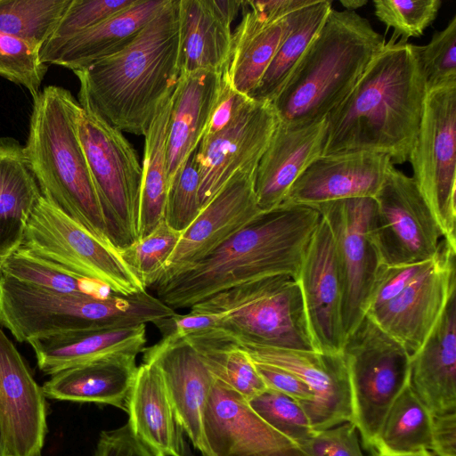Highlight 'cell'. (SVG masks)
Wrapping results in <instances>:
<instances>
[{
	"label": "cell",
	"instance_id": "cell-20",
	"mask_svg": "<svg viewBox=\"0 0 456 456\" xmlns=\"http://www.w3.org/2000/svg\"><path fill=\"white\" fill-rule=\"evenodd\" d=\"M46 397L0 327V427L9 456H41L47 433Z\"/></svg>",
	"mask_w": 456,
	"mask_h": 456
},
{
	"label": "cell",
	"instance_id": "cell-39",
	"mask_svg": "<svg viewBox=\"0 0 456 456\" xmlns=\"http://www.w3.org/2000/svg\"><path fill=\"white\" fill-rule=\"evenodd\" d=\"M181 234L163 221L151 234L121 251L123 259L146 289L156 282Z\"/></svg>",
	"mask_w": 456,
	"mask_h": 456
},
{
	"label": "cell",
	"instance_id": "cell-12",
	"mask_svg": "<svg viewBox=\"0 0 456 456\" xmlns=\"http://www.w3.org/2000/svg\"><path fill=\"white\" fill-rule=\"evenodd\" d=\"M374 200L370 232L380 265H415L438 255L442 234L412 177L390 164Z\"/></svg>",
	"mask_w": 456,
	"mask_h": 456
},
{
	"label": "cell",
	"instance_id": "cell-13",
	"mask_svg": "<svg viewBox=\"0 0 456 456\" xmlns=\"http://www.w3.org/2000/svg\"><path fill=\"white\" fill-rule=\"evenodd\" d=\"M374 198H353L316 208L328 223L335 246L342 286V325L346 337L364 317L368 297L379 267L370 225Z\"/></svg>",
	"mask_w": 456,
	"mask_h": 456
},
{
	"label": "cell",
	"instance_id": "cell-50",
	"mask_svg": "<svg viewBox=\"0 0 456 456\" xmlns=\"http://www.w3.org/2000/svg\"><path fill=\"white\" fill-rule=\"evenodd\" d=\"M252 362L268 388L292 397L301 404L313 401L314 394L311 389L293 373L271 364Z\"/></svg>",
	"mask_w": 456,
	"mask_h": 456
},
{
	"label": "cell",
	"instance_id": "cell-29",
	"mask_svg": "<svg viewBox=\"0 0 456 456\" xmlns=\"http://www.w3.org/2000/svg\"><path fill=\"white\" fill-rule=\"evenodd\" d=\"M41 195L24 146L13 138L0 137V265L20 247Z\"/></svg>",
	"mask_w": 456,
	"mask_h": 456
},
{
	"label": "cell",
	"instance_id": "cell-33",
	"mask_svg": "<svg viewBox=\"0 0 456 456\" xmlns=\"http://www.w3.org/2000/svg\"><path fill=\"white\" fill-rule=\"evenodd\" d=\"M172 95L162 104L144 136L138 240L151 234L164 220L169 188L167 134Z\"/></svg>",
	"mask_w": 456,
	"mask_h": 456
},
{
	"label": "cell",
	"instance_id": "cell-40",
	"mask_svg": "<svg viewBox=\"0 0 456 456\" xmlns=\"http://www.w3.org/2000/svg\"><path fill=\"white\" fill-rule=\"evenodd\" d=\"M248 402L269 426L297 445L315 431L300 403L279 391L267 387Z\"/></svg>",
	"mask_w": 456,
	"mask_h": 456
},
{
	"label": "cell",
	"instance_id": "cell-34",
	"mask_svg": "<svg viewBox=\"0 0 456 456\" xmlns=\"http://www.w3.org/2000/svg\"><path fill=\"white\" fill-rule=\"evenodd\" d=\"M183 338L196 349L216 379L247 401L267 388L252 360L232 337L213 327Z\"/></svg>",
	"mask_w": 456,
	"mask_h": 456
},
{
	"label": "cell",
	"instance_id": "cell-4",
	"mask_svg": "<svg viewBox=\"0 0 456 456\" xmlns=\"http://www.w3.org/2000/svg\"><path fill=\"white\" fill-rule=\"evenodd\" d=\"M80 110L78 101L63 87L48 86L39 92L33 98L26 159L41 194L116 248L78 136Z\"/></svg>",
	"mask_w": 456,
	"mask_h": 456
},
{
	"label": "cell",
	"instance_id": "cell-8",
	"mask_svg": "<svg viewBox=\"0 0 456 456\" xmlns=\"http://www.w3.org/2000/svg\"><path fill=\"white\" fill-rule=\"evenodd\" d=\"M341 353L350 386L351 423L364 446L373 450L387 411L409 385L411 356L366 315L346 337Z\"/></svg>",
	"mask_w": 456,
	"mask_h": 456
},
{
	"label": "cell",
	"instance_id": "cell-15",
	"mask_svg": "<svg viewBox=\"0 0 456 456\" xmlns=\"http://www.w3.org/2000/svg\"><path fill=\"white\" fill-rule=\"evenodd\" d=\"M456 249L443 240L430 266L396 297L366 314L411 356L427 340L456 292Z\"/></svg>",
	"mask_w": 456,
	"mask_h": 456
},
{
	"label": "cell",
	"instance_id": "cell-46",
	"mask_svg": "<svg viewBox=\"0 0 456 456\" xmlns=\"http://www.w3.org/2000/svg\"><path fill=\"white\" fill-rule=\"evenodd\" d=\"M351 422L338 427L315 430L297 444L305 456H363L356 432Z\"/></svg>",
	"mask_w": 456,
	"mask_h": 456
},
{
	"label": "cell",
	"instance_id": "cell-37",
	"mask_svg": "<svg viewBox=\"0 0 456 456\" xmlns=\"http://www.w3.org/2000/svg\"><path fill=\"white\" fill-rule=\"evenodd\" d=\"M71 0H0V32L39 51Z\"/></svg>",
	"mask_w": 456,
	"mask_h": 456
},
{
	"label": "cell",
	"instance_id": "cell-7",
	"mask_svg": "<svg viewBox=\"0 0 456 456\" xmlns=\"http://www.w3.org/2000/svg\"><path fill=\"white\" fill-rule=\"evenodd\" d=\"M190 309L216 315L215 328L240 344L315 351L300 288L291 275L256 279L221 291Z\"/></svg>",
	"mask_w": 456,
	"mask_h": 456
},
{
	"label": "cell",
	"instance_id": "cell-21",
	"mask_svg": "<svg viewBox=\"0 0 456 456\" xmlns=\"http://www.w3.org/2000/svg\"><path fill=\"white\" fill-rule=\"evenodd\" d=\"M142 361L160 370L175 413L185 436L202 456H211L203 432V418L214 376L183 338L164 334L155 345L145 347Z\"/></svg>",
	"mask_w": 456,
	"mask_h": 456
},
{
	"label": "cell",
	"instance_id": "cell-26",
	"mask_svg": "<svg viewBox=\"0 0 456 456\" xmlns=\"http://www.w3.org/2000/svg\"><path fill=\"white\" fill-rule=\"evenodd\" d=\"M224 71L180 74L172 94L168 123L169 183L202 140L223 86Z\"/></svg>",
	"mask_w": 456,
	"mask_h": 456
},
{
	"label": "cell",
	"instance_id": "cell-11",
	"mask_svg": "<svg viewBox=\"0 0 456 456\" xmlns=\"http://www.w3.org/2000/svg\"><path fill=\"white\" fill-rule=\"evenodd\" d=\"M408 161L442 238L456 249V81L428 90Z\"/></svg>",
	"mask_w": 456,
	"mask_h": 456
},
{
	"label": "cell",
	"instance_id": "cell-35",
	"mask_svg": "<svg viewBox=\"0 0 456 456\" xmlns=\"http://www.w3.org/2000/svg\"><path fill=\"white\" fill-rule=\"evenodd\" d=\"M331 4L330 0H314L294 13L290 30L250 98L273 102L321 28Z\"/></svg>",
	"mask_w": 456,
	"mask_h": 456
},
{
	"label": "cell",
	"instance_id": "cell-43",
	"mask_svg": "<svg viewBox=\"0 0 456 456\" xmlns=\"http://www.w3.org/2000/svg\"><path fill=\"white\" fill-rule=\"evenodd\" d=\"M39 50L14 37L0 32V75L26 87L36 97L47 71Z\"/></svg>",
	"mask_w": 456,
	"mask_h": 456
},
{
	"label": "cell",
	"instance_id": "cell-9",
	"mask_svg": "<svg viewBox=\"0 0 456 456\" xmlns=\"http://www.w3.org/2000/svg\"><path fill=\"white\" fill-rule=\"evenodd\" d=\"M80 106L78 136L112 245L121 252L138 240L142 166L122 131Z\"/></svg>",
	"mask_w": 456,
	"mask_h": 456
},
{
	"label": "cell",
	"instance_id": "cell-41",
	"mask_svg": "<svg viewBox=\"0 0 456 456\" xmlns=\"http://www.w3.org/2000/svg\"><path fill=\"white\" fill-rule=\"evenodd\" d=\"M442 2L440 0H374L376 17L394 28L391 39L406 42L410 37L423 35L425 29L436 20Z\"/></svg>",
	"mask_w": 456,
	"mask_h": 456
},
{
	"label": "cell",
	"instance_id": "cell-22",
	"mask_svg": "<svg viewBox=\"0 0 456 456\" xmlns=\"http://www.w3.org/2000/svg\"><path fill=\"white\" fill-rule=\"evenodd\" d=\"M391 161L388 156L370 151L322 155L290 187L283 202L315 208L353 198H374Z\"/></svg>",
	"mask_w": 456,
	"mask_h": 456
},
{
	"label": "cell",
	"instance_id": "cell-18",
	"mask_svg": "<svg viewBox=\"0 0 456 456\" xmlns=\"http://www.w3.org/2000/svg\"><path fill=\"white\" fill-rule=\"evenodd\" d=\"M203 432L211 456H305L260 418L244 397L216 378Z\"/></svg>",
	"mask_w": 456,
	"mask_h": 456
},
{
	"label": "cell",
	"instance_id": "cell-10",
	"mask_svg": "<svg viewBox=\"0 0 456 456\" xmlns=\"http://www.w3.org/2000/svg\"><path fill=\"white\" fill-rule=\"evenodd\" d=\"M20 248L113 294L131 296L146 288L118 249L109 247L43 195L36 203Z\"/></svg>",
	"mask_w": 456,
	"mask_h": 456
},
{
	"label": "cell",
	"instance_id": "cell-24",
	"mask_svg": "<svg viewBox=\"0 0 456 456\" xmlns=\"http://www.w3.org/2000/svg\"><path fill=\"white\" fill-rule=\"evenodd\" d=\"M409 385L433 416L456 412V292L411 356Z\"/></svg>",
	"mask_w": 456,
	"mask_h": 456
},
{
	"label": "cell",
	"instance_id": "cell-36",
	"mask_svg": "<svg viewBox=\"0 0 456 456\" xmlns=\"http://www.w3.org/2000/svg\"><path fill=\"white\" fill-rule=\"evenodd\" d=\"M433 415L408 385L387 411L373 450L398 454L431 451Z\"/></svg>",
	"mask_w": 456,
	"mask_h": 456
},
{
	"label": "cell",
	"instance_id": "cell-54",
	"mask_svg": "<svg viewBox=\"0 0 456 456\" xmlns=\"http://www.w3.org/2000/svg\"><path fill=\"white\" fill-rule=\"evenodd\" d=\"M340 4L345 10L349 12H355V10L362 7L368 4L367 0H341Z\"/></svg>",
	"mask_w": 456,
	"mask_h": 456
},
{
	"label": "cell",
	"instance_id": "cell-30",
	"mask_svg": "<svg viewBox=\"0 0 456 456\" xmlns=\"http://www.w3.org/2000/svg\"><path fill=\"white\" fill-rule=\"evenodd\" d=\"M136 358L102 360L59 371L44 383L46 398L110 404L126 411Z\"/></svg>",
	"mask_w": 456,
	"mask_h": 456
},
{
	"label": "cell",
	"instance_id": "cell-56",
	"mask_svg": "<svg viewBox=\"0 0 456 456\" xmlns=\"http://www.w3.org/2000/svg\"><path fill=\"white\" fill-rule=\"evenodd\" d=\"M0 456H9L1 427H0Z\"/></svg>",
	"mask_w": 456,
	"mask_h": 456
},
{
	"label": "cell",
	"instance_id": "cell-38",
	"mask_svg": "<svg viewBox=\"0 0 456 456\" xmlns=\"http://www.w3.org/2000/svg\"><path fill=\"white\" fill-rule=\"evenodd\" d=\"M0 272L7 277L29 287L63 293H88L106 297L112 293L106 286L74 276L19 248L0 265ZM109 296V295H108Z\"/></svg>",
	"mask_w": 456,
	"mask_h": 456
},
{
	"label": "cell",
	"instance_id": "cell-1",
	"mask_svg": "<svg viewBox=\"0 0 456 456\" xmlns=\"http://www.w3.org/2000/svg\"><path fill=\"white\" fill-rule=\"evenodd\" d=\"M427 92L413 45L390 39L326 117L322 155L361 151L408 161Z\"/></svg>",
	"mask_w": 456,
	"mask_h": 456
},
{
	"label": "cell",
	"instance_id": "cell-2",
	"mask_svg": "<svg viewBox=\"0 0 456 456\" xmlns=\"http://www.w3.org/2000/svg\"><path fill=\"white\" fill-rule=\"evenodd\" d=\"M321 217L314 208L283 202L151 289L175 310L191 308L221 291L266 276L296 278Z\"/></svg>",
	"mask_w": 456,
	"mask_h": 456
},
{
	"label": "cell",
	"instance_id": "cell-53",
	"mask_svg": "<svg viewBox=\"0 0 456 456\" xmlns=\"http://www.w3.org/2000/svg\"><path fill=\"white\" fill-rule=\"evenodd\" d=\"M209 3L219 19L229 26H232L242 6V1L240 0H209Z\"/></svg>",
	"mask_w": 456,
	"mask_h": 456
},
{
	"label": "cell",
	"instance_id": "cell-42",
	"mask_svg": "<svg viewBox=\"0 0 456 456\" xmlns=\"http://www.w3.org/2000/svg\"><path fill=\"white\" fill-rule=\"evenodd\" d=\"M196 154L197 149L169 183L164 220L168 226L180 232L193 223L201 210Z\"/></svg>",
	"mask_w": 456,
	"mask_h": 456
},
{
	"label": "cell",
	"instance_id": "cell-44",
	"mask_svg": "<svg viewBox=\"0 0 456 456\" xmlns=\"http://www.w3.org/2000/svg\"><path fill=\"white\" fill-rule=\"evenodd\" d=\"M456 15L426 45H413L427 89L456 81Z\"/></svg>",
	"mask_w": 456,
	"mask_h": 456
},
{
	"label": "cell",
	"instance_id": "cell-14",
	"mask_svg": "<svg viewBox=\"0 0 456 456\" xmlns=\"http://www.w3.org/2000/svg\"><path fill=\"white\" fill-rule=\"evenodd\" d=\"M279 120L272 102L254 99L236 118L197 148L202 208L237 172L256 169Z\"/></svg>",
	"mask_w": 456,
	"mask_h": 456
},
{
	"label": "cell",
	"instance_id": "cell-55",
	"mask_svg": "<svg viewBox=\"0 0 456 456\" xmlns=\"http://www.w3.org/2000/svg\"><path fill=\"white\" fill-rule=\"evenodd\" d=\"M370 456H436L431 451H421L411 453L386 454L380 453L376 450H372Z\"/></svg>",
	"mask_w": 456,
	"mask_h": 456
},
{
	"label": "cell",
	"instance_id": "cell-47",
	"mask_svg": "<svg viewBox=\"0 0 456 456\" xmlns=\"http://www.w3.org/2000/svg\"><path fill=\"white\" fill-rule=\"evenodd\" d=\"M434 259L402 266L379 265L368 297L364 315L396 297L427 270Z\"/></svg>",
	"mask_w": 456,
	"mask_h": 456
},
{
	"label": "cell",
	"instance_id": "cell-17",
	"mask_svg": "<svg viewBox=\"0 0 456 456\" xmlns=\"http://www.w3.org/2000/svg\"><path fill=\"white\" fill-rule=\"evenodd\" d=\"M295 279L315 351L341 353L346 339L341 316L342 286L332 233L322 216Z\"/></svg>",
	"mask_w": 456,
	"mask_h": 456
},
{
	"label": "cell",
	"instance_id": "cell-5",
	"mask_svg": "<svg viewBox=\"0 0 456 456\" xmlns=\"http://www.w3.org/2000/svg\"><path fill=\"white\" fill-rule=\"evenodd\" d=\"M385 44L367 19L331 8L272 102L279 122L299 126L325 119Z\"/></svg>",
	"mask_w": 456,
	"mask_h": 456
},
{
	"label": "cell",
	"instance_id": "cell-23",
	"mask_svg": "<svg viewBox=\"0 0 456 456\" xmlns=\"http://www.w3.org/2000/svg\"><path fill=\"white\" fill-rule=\"evenodd\" d=\"M325 134V119L299 126L279 122L255 173V193L263 212L282 204L297 179L322 155Z\"/></svg>",
	"mask_w": 456,
	"mask_h": 456
},
{
	"label": "cell",
	"instance_id": "cell-31",
	"mask_svg": "<svg viewBox=\"0 0 456 456\" xmlns=\"http://www.w3.org/2000/svg\"><path fill=\"white\" fill-rule=\"evenodd\" d=\"M241 10V21L232 32L227 75L236 91L249 96L290 30L296 12L281 20H270L249 9L244 1Z\"/></svg>",
	"mask_w": 456,
	"mask_h": 456
},
{
	"label": "cell",
	"instance_id": "cell-45",
	"mask_svg": "<svg viewBox=\"0 0 456 456\" xmlns=\"http://www.w3.org/2000/svg\"><path fill=\"white\" fill-rule=\"evenodd\" d=\"M135 0H71L44 46L64 43L122 12Z\"/></svg>",
	"mask_w": 456,
	"mask_h": 456
},
{
	"label": "cell",
	"instance_id": "cell-3",
	"mask_svg": "<svg viewBox=\"0 0 456 456\" xmlns=\"http://www.w3.org/2000/svg\"><path fill=\"white\" fill-rule=\"evenodd\" d=\"M179 0H167L134 40L73 71L78 102L122 132L144 135L180 77Z\"/></svg>",
	"mask_w": 456,
	"mask_h": 456
},
{
	"label": "cell",
	"instance_id": "cell-32",
	"mask_svg": "<svg viewBox=\"0 0 456 456\" xmlns=\"http://www.w3.org/2000/svg\"><path fill=\"white\" fill-rule=\"evenodd\" d=\"M180 74L224 71L232 56V32L209 0H179Z\"/></svg>",
	"mask_w": 456,
	"mask_h": 456
},
{
	"label": "cell",
	"instance_id": "cell-16",
	"mask_svg": "<svg viewBox=\"0 0 456 456\" xmlns=\"http://www.w3.org/2000/svg\"><path fill=\"white\" fill-rule=\"evenodd\" d=\"M256 169L237 172L201 208L182 232L156 282L204 258L263 213L255 193Z\"/></svg>",
	"mask_w": 456,
	"mask_h": 456
},
{
	"label": "cell",
	"instance_id": "cell-51",
	"mask_svg": "<svg viewBox=\"0 0 456 456\" xmlns=\"http://www.w3.org/2000/svg\"><path fill=\"white\" fill-rule=\"evenodd\" d=\"M431 452L436 456H456V412L433 416Z\"/></svg>",
	"mask_w": 456,
	"mask_h": 456
},
{
	"label": "cell",
	"instance_id": "cell-19",
	"mask_svg": "<svg viewBox=\"0 0 456 456\" xmlns=\"http://www.w3.org/2000/svg\"><path fill=\"white\" fill-rule=\"evenodd\" d=\"M238 345L252 361L284 369L308 386L314 394V399L309 403L300 404L314 430L351 422L350 386L342 353L327 354L240 343Z\"/></svg>",
	"mask_w": 456,
	"mask_h": 456
},
{
	"label": "cell",
	"instance_id": "cell-27",
	"mask_svg": "<svg viewBox=\"0 0 456 456\" xmlns=\"http://www.w3.org/2000/svg\"><path fill=\"white\" fill-rule=\"evenodd\" d=\"M146 343L145 323L109 330L68 332L28 342L39 370L50 376L98 361L136 358Z\"/></svg>",
	"mask_w": 456,
	"mask_h": 456
},
{
	"label": "cell",
	"instance_id": "cell-28",
	"mask_svg": "<svg viewBox=\"0 0 456 456\" xmlns=\"http://www.w3.org/2000/svg\"><path fill=\"white\" fill-rule=\"evenodd\" d=\"M167 0H135L126 9L75 37L39 52L45 64L71 69L89 64L120 51L139 34L163 8Z\"/></svg>",
	"mask_w": 456,
	"mask_h": 456
},
{
	"label": "cell",
	"instance_id": "cell-25",
	"mask_svg": "<svg viewBox=\"0 0 456 456\" xmlns=\"http://www.w3.org/2000/svg\"><path fill=\"white\" fill-rule=\"evenodd\" d=\"M126 411L134 434L159 456H194L153 362L137 366Z\"/></svg>",
	"mask_w": 456,
	"mask_h": 456
},
{
	"label": "cell",
	"instance_id": "cell-49",
	"mask_svg": "<svg viewBox=\"0 0 456 456\" xmlns=\"http://www.w3.org/2000/svg\"><path fill=\"white\" fill-rule=\"evenodd\" d=\"M250 99L249 96L236 91L232 87L226 69L224 74V81L219 96L211 112L202 139L214 135L229 125Z\"/></svg>",
	"mask_w": 456,
	"mask_h": 456
},
{
	"label": "cell",
	"instance_id": "cell-6",
	"mask_svg": "<svg viewBox=\"0 0 456 456\" xmlns=\"http://www.w3.org/2000/svg\"><path fill=\"white\" fill-rule=\"evenodd\" d=\"M139 295L106 297L63 293L21 284L0 272V325L20 343L83 330H109L142 323Z\"/></svg>",
	"mask_w": 456,
	"mask_h": 456
},
{
	"label": "cell",
	"instance_id": "cell-52",
	"mask_svg": "<svg viewBox=\"0 0 456 456\" xmlns=\"http://www.w3.org/2000/svg\"><path fill=\"white\" fill-rule=\"evenodd\" d=\"M314 0L244 1L251 10L270 20H281L311 4Z\"/></svg>",
	"mask_w": 456,
	"mask_h": 456
},
{
	"label": "cell",
	"instance_id": "cell-48",
	"mask_svg": "<svg viewBox=\"0 0 456 456\" xmlns=\"http://www.w3.org/2000/svg\"><path fill=\"white\" fill-rule=\"evenodd\" d=\"M94 456H159L140 438L127 422L115 429L102 431Z\"/></svg>",
	"mask_w": 456,
	"mask_h": 456
}]
</instances>
